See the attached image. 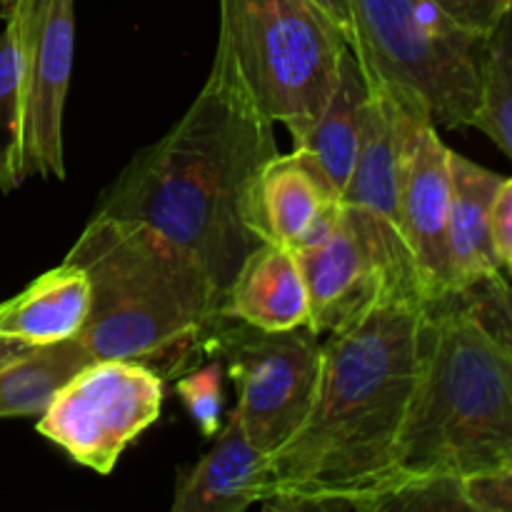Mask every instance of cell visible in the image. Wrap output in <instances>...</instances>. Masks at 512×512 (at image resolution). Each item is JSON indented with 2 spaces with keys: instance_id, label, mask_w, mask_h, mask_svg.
<instances>
[{
  "instance_id": "cell-13",
  "label": "cell",
  "mask_w": 512,
  "mask_h": 512,
  "mask_svg": "<svg viewBox=\"0 0 512 512\" xmlns=\"http://www.w3.org/2000/svg\"><path fill=\"white\" fill-rule=\"evenodd\" d=\"M270 495V455L248 438L233 410L213 448L180 478L173 512H243Z\"/></svg>"
},
{
  "instance_id": "cell-20",
  "label": "cell",
  "mask_w": 512,
  "mask_h": 512,
  "mask_svg": "<svg viewBox=\"0 0 512 512\" xmlns=\"http://www.w3.org/2000/svg\"><path fill=\"white\" fill-rule=\"evenodd\" d=\"M25 178L20 53L13 25L5 23L0 33V193H10Z\"/></svg>"
},
{
  "instance_id": "cell-25",
  "label": "cell",
  "mask_w": 512,
  "mask_h": 512,
  "mask_svg": "<svg viewBox=\"0 0 512 512\" xmlns=\"http://www.w3.org/2000/svg\"><path fill=\"white\" fill-rule=\"evenodd\" d=\"M433 3L463 28L488 35L512 0H433Z\"/></svg>"
},
{
  "instance_id": "cell-24",
  "label": "cell",
  "mask_w": 512,
  "mask_h": 512,
  "mask_svg": "<svg viewBox=\"0 0 512 512\" xmlns=\"http://www.w3.org/2000/svg\"><path fill=\"white\" fill-rule=\"evenodd\" d=\"M463 495L475 512H512V463L463 478Z\"/></svg>"
},
{
  "instance_id": "cell-2",
  "label": "cell",
  "mask_w": 512,
  "mask_h": 512,
  "mask_svg": "<svg viewBox=\"0 0 512 512\" xmlns=\"http://www.w3.org/2000/svg\"><path fill=\"white\" fill-rule=\"evenodd\" d=\"M273 125L213 60L183 118L135 155L95 213L140 220L200 260L220 295L260 243L243 220L250 180L278 153Z\"/></svg>"
},
{
  "instance_id": "cell-16",
  "label": "cell",
  "mask_w": 512,
  "mask_h": 512,
  "mask_svg": "<svg viewBox=\"0 0 512 512\" xmlns=\"http://www.w3.org/2000/svg\"><path fill=\"white\" fill-rule=\"evenodd\" d=\"M90 303L93 288L85 270L63 260L15 298L0 303V335L25 345H55L78 338L88 323Z\"/></svg>"
},
{
  "instance_id": "cell-5",
  "label": "cell",
  "mask_w": 512,
  "mask_h": 512,
  "mask_svg": "<svg viewBox=\"0 0 512 512\" xmlns=\"http://www.w3.org/2000/svg\"><path fill=\"white\" fill-rule=\"evenodd\" d=\"M215 63L295 143L310 133L338 83L350 40L315 0H218Z\"/></svg>"
},
{
  "instance_id": "cell-22",
  "label": "cell",
  "mask_w": 512,
  "mask_h": 512,
  "mask_svg": "<svg viewBox=\"0 0 512 512\" xmlns=\"http://www.w3.org/2000/svg\"><path fill=\"white\" fill-rule=\"evenodd\" d=\"M175 393L205 438H215L223 413V360L193 365L175 383Z\"/></svg>"
},
{
  "instance_id": "cell-8",
  "label": "cell",
  "mask_w": 512,
  "mask_h": 512,
  "mask_svg": "<svg viewBox=\"0 0 512 512\" xmlns=\"http://www.w3.org/2000/svg\"><path fill=\"white\" fill-rule=\"evenodd\" d=\"M163 395V375L138 360H90L38 415V433L83 468L110 475L160 418Z\"/></svg>"
},
{
  "instance_id": "cell-3",
  "label": "cell",
  "mask_w": 512,
  "mask_h": 512,
  "mask_svg": "<svg viewBox=\"0 0 512 512\" xmlns=\"http://www.w3.org/2000/svg\"><path fill=\"white\" fill-rule=\"evenodd\" d=\"M65 260L85 270L93 303L78 340L93 360H138L185 373L223 315V295L198 258L148 223L95 213Z\"/></svg>"
},
{
  "instance_id": "cell-28",
  "label": "cell",
  "mask_w": 512,
  "mask_h": 512,
  "mask_svg": "<svg viewBox=\"0 0 512 512\" xmlns=\"http://www.w3.org/2000/svg\"><path fill=\"white\" fill-rule=\"evenodd\" d=\"M30 348H35V345H25V343H20V340L3 338V335H0V368H3V365H8L10 360L20 358L23 353H28Z\"/></svg>"
},
{
  "instance_id": "cell-29",
  "label": "cell",
  "mask_w": 512,
  "mask_h": 512,
  "mask_svg": "<svg viewBox=\"0 0 512 512\" xmlns=\"http://www.w3.org/2000/svg\"><path fill=\"white\" fill-rule=\"evenodd\" d=\"M5 13H8V0H0V18H5Z\"/></svg>"
},
{
  "instance_id": "cell-4",
  "label": "cell",
  "mask_w": 512,
  "mask_h": 512,
  "mask_svg": "<svg viewBox=\"0 0 512 512\" xmlns=\"http://www.w3.org/2000/svg\"><path fill=\"white\" fill-rule=\"evenodd\" d=\"M512 463V358L460 295L425 308L418 378L398 443V468L418 475L488 473Z\"/></svg>"
},
{
  "instance_id": "cell-26",
  "label": "cell",
  "mask_w": 512,
  "mask_h": 512,
  "mask_svg": "<svg viewBox=\"0 0 512 512\" xmlns=\"http://www.w3.org/2000/svg\"><path fill=\"white\" fill-rule=\"evenodd\" d=\"M490 235L503 268L512 265V178H503L490 205Z\"/></svg>"
},
{
  "instance_id": "cell-15",
  "label": "cell",
  "mask_w": 512,
  "mask_h": 512,
  "mask_svg": "<svg viewBox=\"0 0 512 512\" xmlns=\"http://www.w3.org/2000/svg\"><path fill=\"white\" fill-rule=\"evenodd\" d=\"M453 198L448 220V273L450 295L473 288L480 280L503 273L490 235V205L503 175L473 163L465 155L450 153Z\"/></svg>"
},
{
  "instance_id": "cell-18",
  "label": "cell",
  "mask_w": 512,
  "mask_h": 512,
  "mask_svg": "<svg viewBox=\"0 0 512 512\" xmlns=\"http://www.w3.org/2000/svg\"><path fill=\"white\" fill-rule=\"evenodd\" d=\"M78 338L55 345H35L0 368V418L40 415L58 390L90 363Z\"/></svg>"
},
{
  "instance_id": "cell-9",
  "label": "cell",
  "mask_w": 512,
  "mask_h": 512,
  "mask_svg": "<svg viewBox=\"0 0 512 512\" xmlns=\"http://www.w3.org/2000/svg\"><path fill=\"white\" fill-rule=\"evenodd\" d=\"M295 255L308 285V328L318 335L353 328L388 298L425 303L413 270L400 263L378 223L353 205L343 203L323 243Z\"/></svg>"
},
{
  "instance_id": "cell-12",
  "label": "cell",
  "mask_w": 512,
  "mask_h": 512,
  "mask_svg": "<svg viewBox=\"0 0 512 512\" xmlns=\"http://www.w3.org/2000/svg\"><path fill=\"white\" fill-rule=\"evenodd\" d=\"M343 215V198L308 153L293 148L265 160L250 180L243 220L260 243L300 253L323 243Z\"/></svg>"
},
{
  "instance_id": "cell-27",
  "label": "cell",
  "mask_w": 512,
  "mask_h": 512,
  "mask_svg": "<svg viewBox=\"0 0 512 512\" xmlns=\"http://www.w3.org/2000/svg\"><path fill=\"white\" fill-rule=\"evenodd\" d=\"M335 23L340 25L348 40H353V23H350V10H348V0H315Z\"/></svg>"
},
{
  "instance_id": "cell-23",
  "label": "cell",
  "mask_w": 512,
  "mask_h": 512,
  "mask_svg": "<svg viewBox=\"0 0 512 512\" xmlns=\"http://www.w3.org/2000/svg\"><path fill=\"white\" fill-rule=\"evenodd\" d=\"M480 328L512 358V283L503 273L480 280L458 293Z\"/></svg>"
},
{
  "instance_id": "cell-21",
  "label": "cell",
  "mask_w": 512,
  "mask_h": 512,
  "mask_svg": "<svg viewBox=\"0 0 512 512\" xmlns=\"http://www.w3.org/2000/svg\"><path fill=\"white\" fill-rule=\"evenodd\" d=\"M440 512L470 510L463 495V478L455 475H418L405 478L375 500L373 512Z\"/></svg>"
},
{
  "instance_id": "cell-7",
  "label": "cell",
  "mask_w": 512,
  "mask_h": 512,
  "mask_svg": "<svg viewBox=\"0 0 512 512\" xmlns=\"http://www.w3.org/2000/svg\"><path fill=\"white\" fill-rule=\"evenodd\" d=\"M313 328L260 330L220 315L203 353L220 358L238 390L235 415L248 438L273 455L300 428L313 405L323 345Z\"/></svg>"
},
{
  "instance_id": "cell-30",
  "label": "cell",
  "mask_w": 512,
  "mask_h": 512,
  "mask_svg": "<svg viewBox=\"0 0 512 512\" xmlns=\"http://www.w3.org/2000/svg\"><path fill=\"white\" fill-rule=\"evenodd\" d=\"M503 270L510 275V283H512V265H508V268H503Z\"/></svg>"
},
{
  "instance_id": "cell-6",
  "label": "cell",
  "mask_w": 512,
  "mask_h": 512,
  "mask_svg": "<svg viewBox=\"0 0 512 512\" xmlns=\"http://www.w3.org/2000/svg\"><path fill=\"white\" fill-rule=\"evenodd\" d=\"M365 75L415 100L438 128H470L483 98L488 35L473 33L433 0H348Z\"/></svg>"
},
{
  "instance_id": "cell-14",
  "label": "cell",
  "mask_w": 512,
  "mask_h": 512,
  "mask_svg": "<svg viewBox=\"0 0 512 512\" xmlns=\"http://www.w3.org/2000/svg\"><path fill=\"white\" fill-rule=\"evenodd\" d=\"M223 313L260 330H293L308 325V285L298 255L275 243L255 245L225 293Z\"/></svg>"
},
{
  "instance_id": "cell-10",
  "label": "cell",
  "mask_w": 512,
  "mask_h": 512,
  "mask_svg": "<svg viewBox=\"0 0 512 512\" xmlns=\"http://www.w3.org/2000/svg\"><path fill=\"white\" fill-rule=\"evenodd\" d=\"M20 53L23 170L65 178L63 115L75 55V0H8Z\"/></svg>"
},
{
  "instance_id": "cell-11",
  "label": "cell",
  "mask_w": 512,
  "mask_h": 512,
  "mask_svg": "<svg viewBox=\"0 0 512 512\" xmlns=\"http://www.w3.org/2000/svg\"><path fill=\"white\" fill-rule=\"evenodd\" d=\"M398 105L400 225L418 275L420 295L430 305L450 295L448 220L453 198V150L443 143L438 125L430 120L423 105L405 98H398Z\"/></svg>"
},
{
  "instance_id": "cell-17",
  "label": "cell",
  "mask_w": 512,
  "mask_h": 512,
  "mask_svg": "<svg viewBox=\"0 0 512 512\" xmlns=\"http://www.w3.org/2000/svg\"><path fill=\"white\" fill-rule=\"evenodd\" d=\"M368 100V75H365L353 48H348V53L343 55V63H340L338 83H335L333 95L320 113L318 123L310 128V133L300 143H295V148L313 158L320 173L338 190L340 198H343L345 185H348L355 163H358L365 118H368Z\"/></svg>"
},
{
  "instance_id": "cell-19",
  "label": "cell",
  "mask_w": 512,
  "mask_h": 512,
  "mask_svg": "<svg viewBox=\"0 0 512 512\" xmlns=\"http://www.w3.org/2000/svg\"><path fill=\"white\" fill-rule=\"evenodd\" d=\"M512 160V5L488 33L483 98L473 125Z\"/></svg>"
},
{
  "instance_id": "cell-1",
  "label": "cell",
  "mask_w": 512,
  "mask_h": 512,
  "mask_svg": "<svg viewBox=\"0 0 512 512\" xmlns=\"http://www.w3.org/2000/svg\"><path fill=\"white\" fill-rule=\"evenodd\" d=\"M428 305L388 298L323 343L308 415L270 455L268 510H363L398 483V443L418 378Z\"/></svg>"
}]
</instances>
